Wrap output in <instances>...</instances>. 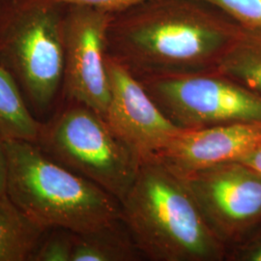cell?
<instances>
[{
	"mask_svg": "<svg viewBox=\"0 0 261 261\" xmlns=\"http://www.w3.org/2000/svg\"><path fill=\"white\" fill-rule=\"evenodd\" d=\"M240 24L204 0H147L114 14L107 56L137 80L218 69Z\"/></svg>",
	"mask_w": 261,
	"mask_h": 261,
	"instance_id": "cell-1",
	"label": "cell"
},
{
	"mask_svg": "<svg viewBox=\"0 0 261 261\" xmlns=\"http://www.w3.org/2000/svg\"><path fill=\"white\" fill-rule=\"evenodd\" d=\"M122 220L142 255L155 261H220L227 248L213 233L184 179L162 161L140 163L121 201Z\"/></svg>",
	"mask_w": 261,
	"mask_h": 261,
	"instance_id": "cell-2",
	"label": "cell"
},
{
	"mask_svg": "<svg viewBox=\"0 0 261 261\" xmlns=\"http://www.w3.org/2000/svg\"><path fill=\"white\" fill-rule=\"evenodd\" d=\"M5 194L45 228L84 233L122 219L120 201L47 156L34 142L5 139Z\"/></svg>",
	"mask_w": 261,
	"mask_h": 261,
	"instance_id": "cell-3",
	"label": "cell"
},
{
	"mask_svg": "<svg viewBox=\"0 0 261 261\" xmlns=\"http://www.w3.org/2000/svg\"><path fill=\"white\" fill-rule=\"evenodd\" d=\"M66 8L56 0H0V66L37 118L60 100Z\"/></svg>",
	"mask_w": 261,
	"mask_h": 261,
	"instance_id": "cell-4",
	"label": "cell"
},
{
	"mask_svg": "<svg viewBox=\"0 0 261 261\" xmlns=\"http://www.w3.org/2000/svg\"><path fill=\"white\" fill-rule=\"evenodd\" d=\"M49 158L92 181L121 203L140 161L103 115L84 103L59 100L41 121L34 142Z\"/></svg>",
	"mask_w": 261,
	"mask_h": 261,
	"instance_id": "cell-5",
	"label": "cell"
},
{
	"mask_svg": "<svg viewBox=\"0 0 261 261\" xmlns=\"http://www.w3.org/2000/svg\"><path fill=\"white\" fill-rule=\"evenodd\" d=\"M159 109L182 130L261 122V96L219 71L140 81Z\"/></svg>",
	"mask_w": 261,
	"mask_h": 261,
	"instance_id": "cell-6",
	"label": "cell"
},
{
	"mask_svg": "<svg viewBox=\"0 0 261 261\" xmlns=\"http://www.w3.org/2000/svg\"><path fill=\"white\" fill-rule=\"evenodd\" d=\"M213 233L234 246L261 224V176L241 162L180 175Z\"/></svg>",
	"mask_w": 261,
	"mask_h": 261,
	"instance_id": "cell-7",
	"label": "cell"
},
{
	"mask_svg": "<svg viewBox=\"0 0 261 261\" xmlns=\"http://www.w3.org/2000/svg\"><path fill=\"white\" fill-rule=\"evenodd\" d=\"M112 13L67 5L64 24V73L60 100L84 103L105 115L111 98L106 64L107 31Z\"/></svg>",
	"mask_w": 261,
	"mask_h": 261,
	"instance_id": "cell-8",
	"label": "cell"
},
{
	"mask_svg": "<svg viewBox=\"0 0 261 261\" xmlns=\"http://www.w3.org/2000/svg\"><path fill=\"white\" fill-rule=\"evenodd\" d=\"M111 98L103 118L141 162L156 158L182 129L159 109L143 85L106 56Z\"/></svg>",
	"mask_w": 261,
	"mask_h": 261,
	"instance_id": "cell-9",
	"label": "cell"
},
{
	"mask_svg": "<svg viewBox=\"0 0 261 261\" xmlns=\"http://www.w3.org/2000/svg\"><path fill=\"white\" fill-rule=\"evenodd\" d=\"M261 145V122H241L182 130L156 158L179 175L237 162Z\"/></svg>",
	"mask_w": 261,
	"mask_h": 261,
	"instance_id": "cell-10",
	"label": "cell"
},
{
	"mask_svg": "<svg viewBox=\"0 0 261 261\" xmlns=\"http://www.w3.org/2000/svg\"><path fill=\"white\" fill-rule=\"evenodd\" d=\"M47 229L6 194L0 196V261L30 260Z\"/></svg>",
	"mask_w": 261,
	"mask_h": 261,
	"instance_id": "cell-11",
	"label": "cell"
},
{
	"mask_svg": "<svg viewBox=\"0 0 261 261\" xmlns=\"http://www.w3.org/2000/svg\"><path fill=\"white\" fill-rule=\"evenodd\" d=\"M140 253L123 220L75 233L72 261L138 260Z\"/></svg>",
	"mask_w": 261,
	"mask_h": 261,
	"instance_id": "cell-12",
	"label": "cell"
},
{
	"mask_svg": "<svg viewBox=\"0 0 261 261\" xmlns=\"http://www.w3.org/2000/svg\"><path fill=\"white\" fill-rule=\"evenodd\" d=\"M217 71L261 96V28L240 24Z\"/></svg>",
	"mask_w": 261,
	"mask_h": 261,
	"instance_id": "cell-13",
	"label": "cell"
},
{
	"mask_svg": "<svg viewBox=\"0 0 261 261\" xmlns=\"http://www.w3.org/2000/svg\"><path fill=\"white\" fill-rule=\"evenodd\" d=\"M41 120L28 103L9 73L0 66V134L4 139L35 142Z\"/></svg>",
	"mask_w": 261,
	"mask_h": 261,
	"instance_id": "cell-14",
	"label": "cell"
},
{
	"mask_svg": "<svg viewBox=\"0 0 261 261\" xmlns=\"http://www.w3.org/2000/svg\"><path fill=\"white\" fill-rule=\"evenodd\" d=\"M75 237L66 228H48L29 261H72Z\"/></svg>",
	"mask_w": 261,
	"mask_h": 261,
	"instance_id": "cell-15",
	"label": "cell"
},
{
	"mask_svg": "<svg viewBox=\"0 0 261 261\" xmlns=\"http://www.w3.org/2000/svg\"><path fill=\"white\" fill-rule=\"evenodd\" d=\"M223 10L239 24L261 28V0H204Z\"/></svg>",
	"mask_w": 261,
	"mask_h": 261,
	"instance_id": "cell-16",
	"label": "cell"
},
{
	"mask_svg": "<svg viewBox=\"0 0 261 261\" xmlns=\"http://www.w3.org/2000/svg\"><path fill=\"white\" fill-rule=\"evenodd\" d=\"M227 257L235 261H261V224L235 244Z\"/></svg>",
	"mask_w": 261,
	"mask_h": 261,
	"instance_id": "cell-17",
	"label": "cell"
},
{
	"mask_svg": "<svg viewBox=\"0 0 261 261\" xmlns=\"http://www.w3.org/2000/svg\"><path fill=\"white\" fill-rule=\"evenodd\" d=\"M66 5L87 6L103 12L117 14L147 0H56Z\"/></svg>",
	"mask_w": 261,
	"mask_h": 261,
	"instance_id": "cell-18",
	"label": "cell"
},
{
	"mask_svg": "<svg viewBox=\"0 0 261 261\" xmlns=\"http://www.w3.org/2000/svg\"><path fill=\"white\" fill-rule=\"evenodd\" d=\"M5 185H6L5 139L0 134V196L5 194Z\"/></svg>",
	"mask_w": 261,
	"mask_h": 261,
	"instance_id": "cell-19",
	"label": "cell"
},
{
	"mask_svg": "<svg viewBox=\"0 0 261 261\" xmlns=\"http://www.w3.org/2000/svg\"><path fill=\"white\" fill-rule=\"evenodd\" d=\"M237 162H241L244 165L250 167L261 176V145Z\"/></svg>",
	"mask_w": 261,
	"mask_h": 261,
	"instance_id": "cell-20",
	"label": "cell"
}]
</instances>
